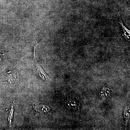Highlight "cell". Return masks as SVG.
I'll list each match as a JSON object with an SVG mask.
<instances>
[{
  "mask_svg": "<svg viewBox=\"0 0 130 130\" xmlns=\"http://www.w3.org/2000/svg\"><path fill=\"white\" fill-rule=\"evenodd\" d=\"M2 57V55L0 53V60L1 59Z\"/></svg>",
  "mask_w": 130,
  "mask_h": 130,
  "instance_id": "cell-1",
  "label": "cell"
}]
</instances>
